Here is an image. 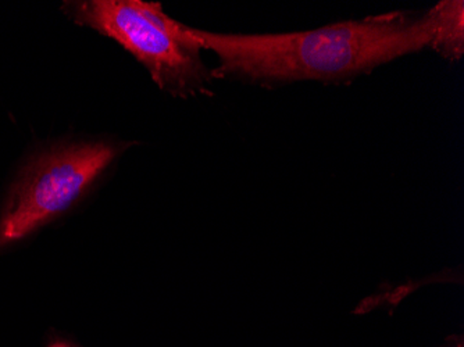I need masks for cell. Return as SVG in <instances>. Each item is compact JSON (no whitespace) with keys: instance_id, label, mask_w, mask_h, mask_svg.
<instances>
[{"instance_id":"1","label":"cell","mask_w":464,"mask_h":347,"mask_svg":"<svg viewBox=\"0 0 464 347\" xmlns=\"http://www.w3.org/2000/svg\"><path fill=\"white\" fill-rule=\"evenodd\" d=\"M437 5L421 15L395 12L343 21L312 31L228 35L189 27L202 49L215 52V78L236 75L262 85L324 81L338 82L432 45Z\"/></svg>"},{"instance_id":"2","label":"cell","mask_w":464,"mask_h":347,"mask_svg":"<svg viewBox=\"0 0 464 347\" xmlns=\"http://www.w3.org/2000/svg\"><path fill=\"white\" fill-rule=\"evenodd\" d=\"M63 9L78 24L113 38L134 54L164 92L188 98L210 95L212 72L200 59L189 27L164 14L160 4L138 0L69 2Z\"/></svg>"},{"instance_id":"3","label":"cell","mask_w":464,"mask_h":347,"mask_svg":"<svg viewBox=\"0 0 464 347\" xmlns=\"http://www.w3.org/2000/svg\"><path fill=\"white\" fill-rule=\"evenodd\" d=\"M111 143H80L42 153L15 182L0 214V250L66 213L114 160Z\"/></svg>"},{"instance_id":"4","label":"cell","mask_w":464,"mask_h":347,"mask_svg":"<svg viewBox=\"0 0 464 347\" xmlns=\"http://www.w3.org/2000/svg\"><path fill=\"white\" fill-rule=\"evenodd\" d=\"M437 33L431 48L447 59L459 60L464 52V5L461 0H445L437 5Z\"/></svg>"},{"instance_id":"5","label":"cell","mask_w":464,"mask_h":347,"mask_svg":"<svg viewBox=\"0 0 464 347\" xmlns=\"http://www.w3.org/2000/svg\"><path fill=\"white\" fill-rule=\"evenodd\" d=\"M380 306V299L378 297L372 296L369 297V299H364L363 302L357 306V309H354L353 314L356 315H363L366 313L372 312L375 307Z\"/></svg>"},{"instance_id":"6","label":"cell","mask_w":464,"mask_h":347,"mask_svg":"<svg viewBox=\"0 0 464 347\" xmlns=\"http://www.w3.org/2000/svg\"><path fill=\"white\" fill-rule=\"evenodd\" d=\"M440 347H464L463 335H450L447 338V343Z\"/></svg>"},{"instance_id":"7","label":"cell","mask_w":464,"mask_h":347,"mask_svg":"<svg viewBox=\"0 0 464 347\" xmlns=\"http://www.w3.org/2000/svg\"><path fill=\"white\" fill-rule=\"evenodd\" d=\"M48 347H75V346H72V344L69 343V342L62 341V339H57V341L51 342V343L48 344Z\"/></svg>"}]
</instances>
